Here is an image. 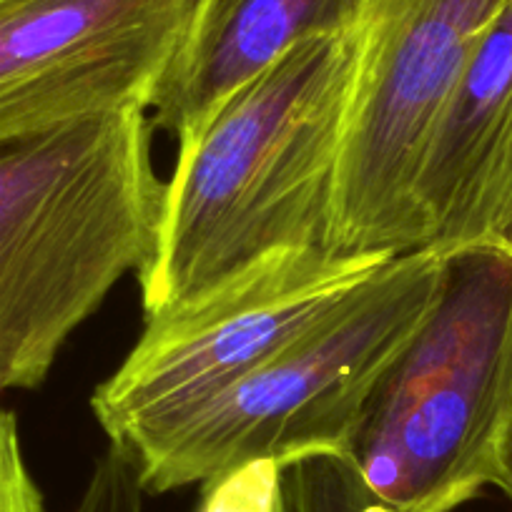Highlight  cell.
Wrapping results in <instances>:
<instances>
[{
	"instance_id": "obj_1",
	"label": "cell",
	"mask_w": 512,
	"mask_h": 512,
	"mask_svg": "<svg viewBox=\"0 0 512 512\" xmlns=\"http://www.w3.org/2000/svg\"><path fill=\"white\" fill-rule=\"evenodd\" d=\"M352 78V31L309 38L176 141L139 272L146 319L264 256L329 246Z\"/></svg>"
},
{
	"instance_id": "obj_2",
	"label": "cell",
	"mask_w": 512,
	"mask_h": 512,
	"mask_svg": "<svg viewBox=\"0 0 512 512\" xmlns=\"http://www.w3.org/2000/svg\"><path fill=\"white\" fill-rule=\"evenodd\" d=\"M146 113L0 146V395L41 387L71 334L149 262L164 181Z\"/></svg>"
},
{
	"instance_id": "obj_3",
	"label": "cell",
	"mask_w": 512,
	"mask_h": 512,
	"mask_svg": "<svg viewBox=\"0 0 512 512\" xmlns=\"http://www.w3.org/2000/svg\"><path fill=\"white\" fill-rule=\"evenodd\" d=\"M512 425V244L447 251L430 312L344 450L387 512H455L500 490Z\"/></svg>"
},
{
	"instance_id": "obj_4",
	"label": "cell",
	"mask_w": 512,
	"mask_h": 512,
	"mask_svg": "<svg viewBox=\"0 0 512 512\" xmlns=\"http://www.w3.org/2000/svg\"><path fill=\"white\" fill-rule=\"evenodd\" d=\"M447 251L392 256L279 352L131 460L146 495L206 485L254 460L344 455L379 377L430 312Z\"/></svg>"
},
{
	"instance_id": "obj_5",
	"label": "cell",
	"mask_w": 512,
	"mask_h": 512,
	"mask_svg": "<svg viewBox=\"0 0 512 512\" xmlns=\"http://www.w3.org/2000/svg\"><path fill=\"white\" fill-rule=\"evenodd\" d=\"M392 256L329 246L277 251L149 317L136 347L93 392L98 425L111 445L139 455L332 312Z\"/></svg>"
},
{
	"instance_id": "obj_6",
	"label": "cell",
	"mask_w": 512,
	"mask_h": 512,
	"mask_svg": "<svg viewBox=\"0 0 512 512\" xmlns=\"http://www.w3.org/2000/svg\"><path fill=\"white\" fill-rule=\"evenodd\" d=\"M507 0H359L354 78L332 201L342 254L420 249L422 149L472 51Z\"/></svg>"
},
{
	"instance_id": "obj_7",
	"label": "cell",
	"mask_w": 512,
	"mask_h": 512,
	"mask_svg": "<svg viewBox=\"0 0 512 512\" xmlns=\"http://www.w3.org/2000/svg\"><path fill=\"white\" fill-rule=\"evenodd\" d=\"M194 0H0V146L151 93Z\"/></svg>"
},
{
	"instance_id": "obj_8",
	"label": "cell",
	"mask_w": 512,
	"mask_h": 512,
	"mask_svg": "<svg viewBox=\"0 0 512 512\" xmlns=\"http://www.w3.org/2000/svg\"><path fill=\"white\" fill-rule=\"evenodd\" d=\"M420 249L512 244V0L437 113L415 179Z\"/></svg>"
},
{
	"instance_id": "obj_9",
	"label": "cell",
	"mask_w": 512,
	"mask_h": 512,
	"mask_svg": "<svg viewBox=\"0 0 512 512\" xmlns=\"http://www.w3.org/2000/svg\"><path fill=\"white\" fill-rule=\"evenodd\" d=\"M359 0H194L149 101L151 126L176 141L309 38L354 28Z\"/></svg>"
},
{
	"instance_id": "obj_10",
	"label": "cell",
	"mask_w": 512,
	"mask_h": 512,
	"mask_svg": "<svg viewBox=\"0 0 512 512\" xmlns=\"http://www.w3.org/2000/svg\"><path fill=\"white\" fill-rule=\"evenodd\" d=\"M289 512H387L342 455L317 452L284 467Z\"/></svg>"
},
{
	"instance_id": "obj_11",
	"label": "cell",
	"mask_w": 512,
	"mask_h": 512,
	"mask_svg": "<svg viewBox=\"0 0 512 512\" xmlns=\"http://www.w3.org/2000/svg\"><path fill=\"white\" fill-rule=\"evenodd\" d=\"M196 512H289L284 465L254 460L221 472L201 485Z\"/></svg>"
},
{
	"instance_id": "obj_12",
	"label": "cell",
	"mask_w": 512,
	"mask_h": 512,
	"mask_svg": "<svg viewBox=\"0 0 512 512\" xmlns=\"http://www.w3.org/2000/svg\"><path fill=\"white\" fill-rule=\"evenodd\" d=\"M144 495L136 462L111 445L93 465L71 512H144Z\"/></svg>"
},
{
	"instance_id": "obj_13",
	"label": "cell",
	"mask_w": 512,
	"mask_h": 512,
	"mask_svg": "<svg viewBox=\"0 0 512 512\" xmlns=\"http://www.w3.org/2000/svg\"><path fill=\"white\" fill-rule=\"evenodd\" d=\"M0 512H46L43 495L28 470L16 415L0 407Z\"/></svg>"
},
{
	"instance_id": "obj_14",
	"label": "cell",
	"mask_w": 512,
	"mask_h": 512,
	"mask_svg": "<svg viewBox=\"0 0 512 512\" xmlns=\"http://www.w3.org/2000/svg\"><path fill=\"white\" fill-rule=\"evenodd\" d=\"M500 490L505 492L507 500L512 502V425H510V435H507V445H505V465H502Z\"/></svg>"
}]
</instances>
